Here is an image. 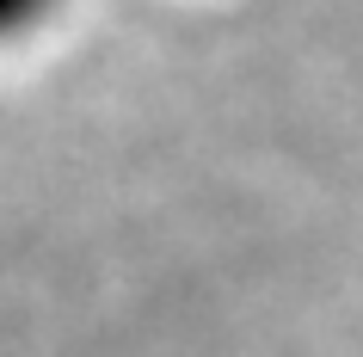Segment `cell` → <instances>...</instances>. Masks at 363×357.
<instances>
[{
  "label": "cell",
  "instance_id": "obj_1",
  "mask_svg": "<svg viewBox=\"0 0 363 357\" xmlns=\"http://www.w3.org/2000/svg\"><path fill=\"white\" fill-rule=\"evenodd\" d=\"M50 13H56V0H0V43H13V38H25V31H38Z\"/></svg>",
  "mask_w": 363,
  "mask_h": 357
}]
</instances>
